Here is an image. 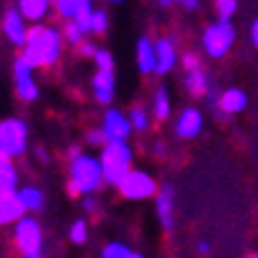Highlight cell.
Here are the masks:
<instances>
[{
	"instance_id": "e0dca14e",
	"label": "cell",
	"mask_w": 258,
	"mask_h": 258,
	"mask_svg": "<svg viewBox=\"0 0 258 258\" xmlns=\"http://www.w3.org/2000/svg\"><path fill=\"white\" fill-rule=\"evenodd\" d=\"M245 103H248V96L238 88H227L222 96H220V103H217V109L222 114H240L245 109Z\"/></svg>"
},
{
	"instance_id": "484cf974",
	"label": "cell",
	"mask_w": 258,
	"mask_h": 258,
	"mask_svg": "<svg viewBox=\"0 0 258 258\" xmlns=\"http://www.w3.org/2000/svg\"><path fill=\"white\" fill-rule=\"evenodd\" d=\"M129 119H132V126L137 129V132H145V129L150 126V119H147V111L142 109H132V114H129Z\"/></svg>"
},
{
	"instance_id": "ffe728a7",
	"label": "cell",
	"mask_w": 258,
	"mask_h": 258,
	"mask_svg": "<svg viewBox=\"0 0 258 258\" xmlns=\"http://www.w3.org/2000/svg\"><path fill=\"white\" fill-rule=\"evenodd\" d=\"M0 170H3V176H0V188H3V191H16L18 173H16V168H13L11 158L3 155V160H0Z\"/></svg>"
},
{
	"instance_id": "6da1fadb",
	"label": "cell",
	"mask_w": 258,
	"mask_h": 258,
	"mask_svg": "<svg viewBox=\"0 0 258 258\" xmlns=\"http://www.w3.org/2000/svg\"><path fill=\"white\" fill-rule=\"evenodd\" d=\"M62 52V39L54 29L34 24L29 29L26 44H24V57L34 64V68H49V64L57 62Z\"/></svg>"
},
{
	"instance_id": "5b68a950",
	"label": "cell",
	"mask_w": 258,
	"mask_h": 258,
	"mask_svg": "<svg viewBox=\"0 0 258 258\" xmlns=\"http://www.w3.org/2000/svg\"><path fill=\"white\" fill-rule=\"evenodd\" d=\"M26 150V124L21 119H6L0 126V155L18 158Z\"/></svg>"
},
{
	"instance_id": "cb8c5ba5",
	"label": "cell",
	"mask_w": 258,
	"mask_h": 258,
	"mask_svg": "<svg viewBox=\"0 0 258 258\" xmlns=\"http://www.w3.org/2000/svg\"><path fill=\"white\" fill-rule=\"evenodd\" d=\"M75 21H78V26H80L83 31H91V26H93V6L85 3V6L75 13Z\"/></svg>"
},
{
	"instance_id": "603a6c76",
	"label": "cell",
	"mask_w": 258,
	"mask_h": 258,
	"mask_svg": "<svg viewBox=\"0 0 258 258\" xmlns=\"http://www.w3.org/2000/svg\"><path fill=\"white\" fill-rule=\"evenodd\" d=\"M85 3H91V0H54L59 16H64V18H75V13H78Z\"/></svg>"
},
{
	"instance_id": "d4e9b609",
	"label": "cell",
	"mask_w": 258,
	"mask_h": 258,
	"mask_svg": "<svg viewBox=\"0 0 258 258\" xmlns=\"http://www.w3.org/2000/svg\"><path fill=\"white\" fill-rule=\"evenodd\" d=\"M83 34H85V31L78 26V21H75V18L70 21L68 26H64V39H68L70 44H75V47H78V44H83Z\"/></svg>"
},
{
	"instance_id": "74e56055",
	"label": "cell",
	"mask_w": 258,
	"mask_h": 258,
	"mask_svg": "<svg viewBox=\"0 0 258 258\" xmlns=\"http://www.w3.org/2000/svg\"><path fill=\"white\" fill-rule=\"evenodd\" d=\"M250 39H253V44L258 47V18L253 21V26H250Z\"/></svg>"
},
{
	"instance_id": "8d00e7d4",
	"label": "cell",
	"mask_w": 258,
	"mask_h": 258,
	"mask_svg": "<svg viewBox=\"0 0 258 258\" xmlns=\"http://www.w3.org/2000/svg\"><path fill=\"white\" fill-rule=\"evenodd\" d=\"M178 3H181L186 11H197V8H199V0H178Z\"/></svg>"
},
{
	"instance_id": "7402d4cb",
	"label": "cell",
	"mask_w": 258,
	"mask_h": 258,
	"mask_svg": "<svg viewBox=\"0 0 258 258\" xmlns=\"http://www.w3.org/2000/svg\"><path fill=\"white\" fill-rule=\"evenodd\" d=\"M153 111H155V116H158L160 121H165V119L170 116V98H168V91H165V88H160V91L155 93Z\"/></svg>"
},
{
	"instance_id": "f35d334b",
	"label": "cell",
	"mask_w": 258,
	"mask_h": 258,
	"mask_svg": "<svg viewBox=\"0 0 258 258\" xmlns=\"http://www.w3.org/2000/svg\"><path fill=\"white\" fill-rule=\"evenodd\" d=\"M153 153H155L158 158H163V155H165V145H163V142H155V150H153Z\"/></svg>"
},
{
	"instance_id": "4dcf8cb0",
	"label": "cell",
	"mask_w": 258,
	"mask_h": 258,
	"mask_svg": "<svg viewBox=\"0 0 258 258\" xmlns=\"http://www.w3.org/2000/svg\"><path fill=\"white\" fill-rule=\"evenodd\" d=\"M93 59H96V64H98V70H114V59H111V54L106 52V49H98Z\"/></svg>"
},
{
	"instance_id": "5bb4252c",
	"label": "cell",
	"mask_w": 258,
	"mask_h": 258,
	"mask_svg": "<svg viewBox=\"0 0 258 258\" xmlns=\"http://www.w3.org/2000/svg\"><path fill=\"white\" fill-rule=\"evenodd\" d=\"M93 96L98 103L114 101V70H98L93 75Z\"/></svg>"
},
{
	"instance_id": "ac0fdd59",
	"label": "cell",
	"mask_w": 258,
	"mask_h": 258,
	"mask_svg": "<svg viewBox=\"0 0 258 258\" xmlns=\"http://www.w3.org/2000/svg\"><path fill=\"white\" fill-rule=\"evenodd\" d=\"M49 3L52 0H16V8L24 13L26 21H44V16L49 13Z\"/></svg>"
},
{
	"instance_id": "7dc6e473",
	"label": "cell",
	"mask_w": 258,
	"mask_h": 258,
	"mask_svg": "<svg viewBox=\"0 0 258 258\" xmlns=\"http://www.w3.org/2000/svg\"><path fill=\"white\" fill-rule=\"evenodd\" d=\"M114 3H119V0H114Z\"/></svg>"
},
{
	"instance_id": "b9f144b4",
	"label": "cell",
	"mask_w": 258,
	"mask_h": 258,
	"mask_svg": "<svg viewBox=\"0 0 258 258\" xmlns=\"http://www.w3.org/2000/svg\"><path fill=\"white\" fill-rule=\"evenodd\" d=\"M199 253H209V243H199Z\"/></svg>"
},
{
	"instance_id": "ba28073f",
	"label": "cell",
	"mask_w": 258,
	"mask_h": 258,
	"mask_svg": "<svg viewBox=\"0 0 258 258\" xmlns=\"http://www.w3.org/2000/svg\"><path fill=\"white\" fill-rule=\"evenodd\" d=\"M13 240L21 248V253H41V227L31 217H21L16 222Z\"/></svg>"
},
{
	"instance_id": "52a82bcc",
	"label": "cell",
	"mask_w": 258,
	"mask_h": 258,
	"mask_svg": "<svg viewBox=\"0 0 258 258\" xmlns=\"http://www.w3.org/2000/svg\"><path fill=\"white\" fill-rule=\"evenodd\" d=\"M13 80H16V93L21 101H36L39 88L34 83V64L21 54L13 64Z\"/></svg>"
},
{
	"instance_id": "4fadbf2b",
	"label": "cell",
	"mask_w": 258,
	"mask_h": 258,
	"mask_svg": "<svg viewBox=\"0 0 258 258\" xmlns=\"http://www.w3.org/2000/svg\"><path fill=\"white\" fill-rule=\"evenodd\" d=\"M137 64H140V73H145V75L158 73V52L147 36H142L137 41Z\"/></svg>"
},
{
	"instance_id": "9c48e42d",
	"label": "cell",
	"mask_w": 258,
	"mask_h": 258,
	"mask_svg": "<svg viewBox=\"0 0 258 258\" xmlns=\"http://www.w3.org/2000/svg\"><path fill=\"white\" fill-rule=\"evenodd\" d=\"M103 135H106V140L109 142H119V140H124L126 142V137L132 135V119L129 116H124L121 111H116V109H109L106 111V116H103Z\"/></svg>"
},
{
	"instance_id": "e575fe53",
	"label": "cell",
	"mask_w": 258,
	"mask_h": 258,
	"mask_svg": "<svg viewBox=\"0 0 258 258\" xmlns=\"http://www.w3.org/2000/svg\"><path fill=\"white\" fill-rule=\"evenodd\" d=\"M83 209H85V212H96V209H98L96 199H91V197H85V202H83Z\"/></svg>"
},
{
	"instance_id": "8fae6325",
	"label": "cell",
	"mask_w": 258,
	"mask_h": 258,
	"mask_svg": "<svg viewBox=\"0 0 258 258\" xmlns=\"http://www.w3.org/2000/svg\"><path fill=\"white\" fill-rule=\"evenodd\" d=\"M24 212H29V209L21 202L18 191H3V197H0V220H3V225L18 222L24 217Z\"/></svg>"
},
{
	"instance_id": "836d02e7",
	"label": "cell",
	"mask_w": 258,
	"mask_h": 258,
	"mask_svg": "<svg viewBox=\"0 0 258 258\" xmlns=\"http://www.w3.org/2000/svg\"><path fill=\"white\" fill-rule=\"evenodd\" d=\"M96 52H98V49H96L93 44H88V41H83V44H80V54H83V57H96Z\"/></svg>"
},
{
	"instance_id": "3957f363",
	"label": "cell",
	"mask_w": 258,
	"mask_h": 258,
	"mask_svg": "<svg viewBox=\"0 0 258 258\" xmlns=\"http://www.w3.org/2000/svg\"><path fill=\"white\" fill-rule=\"evenodd\" d=\"M70 178L83 188V194L96 191L106 178H103V165L101 158H91V155H80L78 160H73L70 165Z\"/></svg>"
},
{
	"instance_id": "60d3db41",
	"label": "cell",
	"mask_w": 258,
	"mask_h": 258,
	"mask_svg": "<svg viewBox=\"0 0 258 258\" xmlns=\"http://www.w3.org/2000/svg\"><path fill=\"white\" fill-rule=\"evenodd\" d=\"M36 158H39L41 163H44V160H47V153H44V150H41V147H39V150H36Z\"/></svg>"
},
{
	"instance_id": "8992f818",
	"label": "cell",
	"mask_w": 258,
	"mask_h": 258,
	"mask_svg": "<svg viewBox=\"0 0 258 258\" xmlns=\"http://www.w3.org/2000/svg\"><path fill=\"white\" fill-rule=\"evenodd\" d=\"M155 191H158L155 178L150 173H145V170H129V173L121 178V183H119V194L124 199H132V202L150 199Z\"/></svg>"
},
{
	"instance_id": "2e32d148",
	"label": "cell",
	"mask_w": 258,
	"mask_h": 258,
	"mask_svg": "<svg viewBox=\"0 0 258 258\" xmlns=\"http://www.w3.org/2000/svg\"><path fill=\"white\" fill-rule=\"evenodd\" d=\"M158 217L165 230H173V186H163L158 194Z\"/></svg>"
},
{
	"instance_id": "bcb514c9",
	"label": "cell",
	"mask_w": 258,
	"mask_h": 258,
	"mask_svg": "<svg viewBox=\"0 0 258 258\" xmlns=\"http://www.w3.org/2000/svg\"><path fill=\"white\" fill-rule=\"evenodd\" d=\"M250 258H258V255H250Z\"/></svg>"
},
{
	"instance_id": "f546056e",
	"label": "cell",
	"mask_w": 258,
	"mask_h": 258,
	"mask_svg": "<svg viewBox=\"0 0 258 258\" xmlns=\"http://www.w3.org/2000/svg\"><path fill=\"white\" fill-rule=\"evenodd\" d=\"M106 26H109V18H106V13H103V11H93V26H91V31H93V34H103Z\"/></svg>"
},
{
	"instance_id": "d590c367",
	"label": "cell",
	"mask_w": 258,
	"mask_h": 258,
	"mask_svg": "<svg viewBox=\"0 0 258 258\" xmlns=\"http://www.w3.org/2000/svg\"><path fill=\"white\" fill-rule=\"evenodd\" d=\"M68 194H70V197H78V194H83V188H80V186L70 178V183H68Z\"/></svg>"
},
{
	"instance_id": "30bf717a",
	"label": "cell",
	"mask_w": 258,
	"mask_h": 258,
	"mask_svg": "<svg viewBox=\"0 0 258 258\" xmlns=\"http://www.w3.org/2000/svg\"><path fill=\"white\" fill-rule=\"evenodd\" d=\"M3 31H6L8 41H13L16 47H24V44H26L29 29H26V24H24V13H21L18 8H13V11H8V13H6Z\"/></svg>"
},
{
	"instance_id": "d6986e66",
	"label": "cell",
	"mask_w": 258,
	"mask_h": 258,
	"mask_svg": "<svg viewBox=\"0 0 258 258\" xmlns=\"http://www.w3.org/2000/svg\"><path fill=\"white\" fill-rule=\"evenodd\" d=\"M186 88H188L191 96H197V98H202V96L209 93V80H207V75H204L202 68L188 70V75H186Z\"/></svg>"
},
{
	"instance_id": "4316f807",
	"label": "cell",
	"mask_w": 258,
	"mask_h": 258,
	"mask_svg": "<svg viewBox=\"0 0 258 258\" xmlns=\"http://www.w3.org/2000/svg\"><path fill=\"white\" fill-rule=\"evenodd\" d=\"M129 255H132V250L121 243H111L103 248V258H129Z\"/></svg>"
},
{
	"instance_id": "277c9868",
	"label": "cell",
	"mask_w": 258,
	"mask_h": 258,
	"mask_svg": "<svg viewBox=\"0 0 258 258\" xmlns=\"http://www.w3.org/2000/svg\"><path fill=\"white\" fill-rule=\"evenodd\" d=\"M235 41V29L230 24V18H220L217 24H212L204 29V36H202V44H204V52L209 57H225Z\"/></svg>"
},
{
	"instance_id": "f1b7e54d",
	"label": "cell",
	"mask_w": 258,
	"mask_h": 258,
	"mask_svg": "<svg viewBox=\"0 0 258 258\" xmlns=\"http://www.w3.org/2000/svg\"><path fill=\"white\" fill-rule=\"evenodd\" d=\"M238 11V0H217V13L220 18H232Z\"/></svg>"
},
{
	"instance_id": "9a60e30c",
	"label": "cell",
	"mask_w": 258,
	"mask_h": 258,
	"mask_svg": "<svg viewBox=\"0 0 258 258\" xmlns=\"http://www.w3.org/2000/svg\"><path fill=\"white\" fill-rule=\"evenodd\" d=\"M155 52H158V75H168L176 68V47L170 39H160L155 41Z\"/></svg>"
},
{
	"instance_id": "7c38bea8",
	"label": "cell",
	"mask_w": 258,
	"mask_h": 258,
	"mask_svg": "<svg viewBox=\"0 0 258 258\" xmlns=\"http://www.w3.org/2000/svg\"><path fill=\"white\" fill-rule=\"evenodd\" d=\"M202 132V111L197 109H183L176 119V135L181 140H194Z\"/></svg>"
},
{
	"instance_id": "83f0119b",
	"label": "cell",
	"mask_w": 258,
	"mask_h": 258,
	"mask_svg": "<svg viewBox=\"0 0 258 258\" xmlns=\"http://www.w3.org/2000/svg\"><path fill=\"white\" fill-rule=\"evenodd\" d=\"M70 240H73V243H85V240H88V227H85L83 220L73 222V227H70Z\"/></svg>"
},
{
	"instance_id": "ee69618b",
	"label": "cell",
	"mask_w": 258,
	"mask_h": 258,
	"mask_svg": "<svg viewBox=\"0 0 258 258\" xmlns=\"http://www.w3.org/2000/svg\"><path fill=\"white\" fill-rule=\"evenodd\" d=\"M129 258H145V255H142V253H135V250H132V255H129Z\"/></svg>"
},
{
	"instance_id": "d6a6232c",
	"label": "cell",
	"mask_w": 258,
	"mask_h": 258,
	"mask_svg": "<svg viewBox=\"0 0 258 258\" xmlns=\"http://www.w3.org/2000/svg\"><path fill=\"white\" fill-rule=\"evenodd\" d=\"M183 68H186V70H197V68H199L197 54H183Z\"/></svg>"
},
{
	"instance_id": "ab89813d",
	"label": "cell",
	"mask_w": 258,
	"mask_h": 258,
	"mask_svg": "<svg viewBox=\"0 0 258 258\" xmlns=\"http://www.w3.org/2000/svg\"><path fill=\"white\" fill-rule=\"evenodd\" d=\"M83 153H80V147H70V160H78Z\"/></svg>"
},
{
	"instance_id": "7bdbcfd3",
	"label": "cell",
	"mask_w": 258,
	"mask_h": 258,
	"mask_svg": "<svg viewBox=\"0 0 258 258\" xmlns=\"http://www.w3.org/2000/svg\"><path fill=\"white\" fill-rule=\"evenodd\" d=\"M24 258H41V253H24Z\"/></svg>"
},
{
	"instance_id": "44dd1931",
	"label": "cell",
	"mask_w": 258,
	"mask_h": 258,
	"mask_svg": "<svg viewBox=\"0 0 258 258\" xmlns=\"http://www.w3.org/2000/svg\"><path fill=\"white\" fill-rule=\"evenodd\" d=\"M18 197H21V202L26 204L29 212H36V209H41V204H44V197H41V191L36 186H24L18 191Z\"/></svg>"
},
{
	"instance_id": "f6af8a7d",
	"label": "cell",
	"mask_w": 258,
	"mask_h": 258,
	"mask_svg": "<svg viewBox=\"0 0 258 258\" xmlns=\"http://www.w3.org/2000/svg\"><path fill=\"white\" fill-rule=\"evenodd\" d=\"M170 3H173V0H160V6H170Z\"/></svg>"
},
{
	"instance_id": "1f68e13d",
	"label": "cell",
	"mask_w": 258,
	"mask_h": 258,
	"mask_svg": "<svg viewBox=\"0 0 258 258\" xmlns=\"http://www.w3.org/2000/svg\"><path fill=\"white\" fill-rule=\"evenodd\" d=\"M88 142H91V145H106L109 140H106L103 129H91V132H88Z\"/></svg>"
},
{
	"instance_id": "7a4b0ae2",
	"label": "cell",
	"mask_w": 258,
	"mask_h": 258,
	"mask_svg": "<svg viewBox=\"0 0 258 258\" xmlns=\"http://www.w3.org/2000/svg\"><path fill=\"white\" fill-rule=\"evenodd\" d=\"M101 165H103V178L106 183L119 186L121 178L132 170V150L124 140L119 142H106L101 150Z\"/></svg>"
}]
</instances>
